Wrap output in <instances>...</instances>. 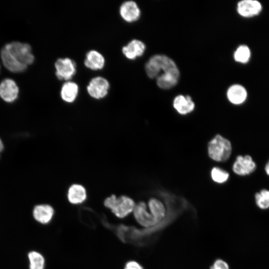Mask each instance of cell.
<instances>
[{"mask_svg": "<svg viewBox=\"0 0 269 269\" xmlns=\"http://www.w3.org/2000/svg\"><path fill=\"white\" fill-rule=\"evenodd\" d=\"M145 72L150 78H156L157 86L163 89L174 87L179 77V71L175 62L163 55L152 56L146 63Z\"/></svg>", "mask_w": 269, "mask_h": 269, "instance_id": "obj_1", "label": "cell"}, {"mask_svg": "<svg viewBox=\"0 0 269 269\" xmlns=\"http://www.w3.org/2000/svg\"><path fill=\"white\" fill-rule=\"evenodd\" d=\"M135 204L134 200L129 196L121 195L117 197L114 194L107 197L104 201V206L119 219L125 218L132 213Z\"/></svg>", "mask_w": 269, "mask_h": 269, "instance_id": "obj_2", "label": "cell"}, {"mask_svg": "<svg viewBox=\"0 0 269 269\" xmlns=\"http://www.w3.org/2000/svg\"><path fill=\"white\" fill-rule=\"evenodd\" d=\"M232 150L230 141L220 134L215 135L208 143V155L216 161L227 160L231 155Z\"/></svg>", "mask_w": 269, "mask_h": 269, "instance_id": "obj_3", "label": "cell"}, {"mask_svg": "<svg viewBox=\"0 0 269 269\" xmlns=\"http://www.w3.org/2000/svg\"><path fill=\"white\" fill-rule=\"evenodd\" d=\"M4 47L12 56L19 63L27 66L34 61L30 46L26 43L19 42H12L7 44Z\"/></svg>", "mask_w": 269, "mask_h": 269, "instance_id": "obj_4", "label": "cell"}, {"mask_svg": "<svg viewBox=\"0 0 269 269\" xmlns=\"http://www.w3.org/2000/svg\"><path fill=\"white\" fill-rule=\"evenodd\" d=\"M56 75L59 80L68 81L75 75L76 66L75 62L69 58H59L55 63Z\"/></svg>", "mask_w": 269, "mask_h": 269, "instance_id": "obj_5", "label": "cell"}, {"mask_svg": "<svg viewBox=\"0 0 269 269\" xmlns=\"http://www.w3.org/2000/svg\"><path fill=\"white\" fill-rule=\"evenodd\" d=\"M257 168L256 162L249 155H239L232 166L233 172L237 175L245 176L254 172Z\"/></svg>", "mask_w": 269, "mask_h": 269, "instance_id": "obj_6", "label": "cell"}, {"mask_svg": "<svg viewBox=\"0 0 269 269\" xmlns=\"http://www.w3.org/2000/svg\"><path fill=\"white\" fill-rule=\"evenodd\" d=\"M110 84L107 79L102 77L93 78L87 87L89 95L96 99L104 98L108 94Z\"/></svg>", "mask_w": 269, "mask_h": 269, "instance_id": "obj_7", "label": "cell"}, {"mask_svg": "<svg viewBox=\"0 0 269 269\" xmlns=\"http://www.w3.org/2000/svg\"><path fill=\"white\" fill-rule=\"evenodd\" d=\"M120 13L124 20L133 22L139 18L140 11L135 2L129 0L122 4L120 8Z\"/></svg>", "mask_w": 269, "mask_h": 269, "instance_id": "obj_8", "label": "cell"}, {"mask_svg": "<svg viewBox=\"0 0 269 269\" xmlns=\"http://www.w3.org/2000/svg\"><path fill=\"white\" fill-rule=\"evenodd\" d=\"M18 92L16 84L11 79H5L0 84V97L6 102L10 103L15 100Z\"/></svg>", "mask_w": 269, "mask_h": 269, "instance_id": "obj_9", "label": "cell"}, {"mask_svg": "<svg viewBox=\"0 0 269 269\" xmlns=\"http://www.w3.org/2000/svg\"><path fill=\"white\" fill-rule=\"evenodd\" d=\"M54 214L53 208L47 204L37 205L33 210V216L34 219L42 224H47L50 223L53 219Z\"/></svg>", "mask_w": 269, "mask_h": 269, "instance_id": "obj_10", "label": "cell"}, {"mask_svg": "<svg viewBox=\"0 0 269 269\" xmlns=\"http://www.w3.org/2000/svg\"><path fill=\"white\" fill-rule=\"evenodd\" d=\"M262 9L260 2L254 0H244L237 4V11L242 16L251 17L258 14Z\"/></svg>", "mask_w": 269, "mask_h": 269, "instance_id": "obj_11", "label": "cell"}, {"mask_svg": "<svg viewBox=\"0 0 269 269\" xmlns=\"http://www.w3.org/2000/svg\"><path fill=\"white\" fill-rule=\"evenodd\" d=\"M67 196L69 203L78 205L83 203L86 200L87 194L83 186L79 184H73L69 188Z\"/></svg>", "mask_w": 269, "mask_h": 269, "instance_id": "obj_12", "label": "cell"}, {"mask_svg": "<svg viewBox=\"0 0 269 269\" xmlns=\"http://www.w3.org/2000/svg\"><path fill=\"white\" fill-rule=\"evenodd\" d=\"M144 44L141 41L134 39L122 48V52L128 59L133 60L141 56L145 50Z\"/></svg>", "mask_w": 269, "mask_h": 269, "instance_id": "obj_13", "label": "cell"}, {"mask_svg": "<svg viewBox=\"0 0 269 269\" xmlns=\"http://www.w3.org/2000/svg\"><path fill=\"white\" fill-rule=\"evenodd\" d=\"M173 105L177 112L181 115L191 113L195 108L194 103L188 95H178L174 98Z\"/></svg>", "mask_w": 269, "mask_h": 269, "instance_id": "obj_14", "label": "cell"}, {"mask_svg": "<svg viewBox=\"0 0 269 269\" xmlns=\"http://www.w3.org/2000/svg\"><path fill=\"white\" fill-rule=\"evenodd\" d=\"M0 55L3 65L11 72H22L27 67L17 61L4 47L2 49Z\"/></svg>", "mask_w": 269, "mask_h": 269, "instance_id": "obj_15", "label": "cell"}, {"mask_svg": "<svg viewBox=\"0 0 269 269\" xmlns=\"http://www.w3.org/2000/svg\"><path fill=\"white\" fill-rule=\"evenodd\" d=\"M85 66L91 70L102 69L105 65L103 56L96 50H91L87 52L84 61Z\"/></svg>", "mask_w": 269, "mask_h": 269, "instance_id": "obj_16", "label": "cell"}, {"mask_svg": "<svg viewBox=\"0 0 269 269\" xmlns=\"http://www.w3.org/2000/svg\"><path fill=\"white\" fill-rule=\"evenodd\" d=\"M227 95L231 103L239 105L245 102L247 97V93L242 86L236 84L231 86L228 89Z\"/></svg>", "mask_w": 269, "mask_h": 269, "instance_id": "obj_17", "label": "cell"}, {"mask_svg": "<svg viewBox=\"0 0 269 269\" xmlns=\"http://www.w3.org/2000/svg\"><path fill=\"white\" fill-rule=\"evenodd\" d=\"M79 91L78 86L71 81L65 83L61 90V97L62 100L67 103H72L76 99Z\"/></svg>", "mask_w": 269, "mask_h": 269, "instance_id": "obj_18", "label": "cell"}, {"mask_svg": "<svg viewBox=\"0 0 269 269\" xmlns=\"http://www.w3.org/2000/svg\"><path fill=\"white\" fill-rule=\"evenodd\" d=\"M29 269H44L45 259L43 255L36 251H31L28 253Z\"/></svg>", "mask_w": 269, "mask_h": 269, "instance_id": "obj_19", "label": "cell"}, {"mask_svg": "<svg viewBox=\"0 0 269 269\" xmlns=\"http://www.w3.org/2000/svg\"><path fill=\"white\" fill-rule=\"evenodd\" d=\"M255 202L260 209L266 210L269 208V190L263 189L257 192L255 195Z\"/></svg>", "mask_w": 269, "mask_h": 269, "instance_id": "obj_20", "label": "cell"}, {"mask_svg": "<svg viewBox=\"0 0 269 269\" xmlns=\"http://www.w3.org/2000/svg\"><path fill=\"white\" fill-rule=\"evenodd\" d=\"M212 179L218 183H223L227 181L229 173L226 170L218 167H213L211 171Z\"/></svg>", "mask_w": 269, "mask_h": 269, "instance_id": "obj_21", "label": "cell"}, {"mask_svg": "<svg viewBox=\"0 0 269 269\" xmlns=\"http://www.w3.org/2000/svg\"><path fill=\"white\" fill-rule=\"evenodd\" d=\"M251 52L249 47L246 45L240 46L234 53L235 60L239 62L247 63L250 57Z\"/></svg>", "mask_w": 269, "mask_h": 269, "instance_id": "obj_22", "label": "cell"}, {"mask_svg": "<svg viewBox=\"0 0 269 269\" xmlns=\"http://www.w3.org/2000/svg\"><path fill=\"white\" fill-rule=\"evenodd\" d=\"M210 269H229V266L225 261L218 259L214 261Z\"/></svg>", "mask_w": 269, "mask_h": 269, "instance_id": "obj_23", "label": "cell"}, {"mask_svg": "<svg viewBox=\"0 0 269 269\" xmlns=\"http://www.w3.org/2000/svg\"><path fill=\"white\" fill-rule=\"evenodd\" d=\"M124 269H144V268L137 261L130 260L126 263Z\"/></svg>", "mask_w": 269, "mask_h": 269, "instance_id": "obj_24", "label": "cell"}, {"mask_svg": "<svg viewBox=\"0 0 269 269\" xmlns=\"http://www.w3.org/2000/svg\"><path fill=\"white\" fill-rule=\"evenodd\" d=\"M265 171L266 174L269 176V159L267 162L265 166Z\"/></svg>", "mask_w": 269, "mask_h": 269, "instance_id": "obj_25", "label": "cell"}, {"mask_svg": "<svg viewBox=\"0 0 269 269\" xmlns=\"http://www.w3.org/2000/svg\"><path fill=\"white\" fill-rule=\"evenodd\" d=\"M3 148H4V145H3V142L2 140L1 139V138H0V152L3 150Z\"/></svg>", "mask_w": 269, "mask_h": 269, "instance_id": "obj_26", "label": "cell"}]
</instances>
